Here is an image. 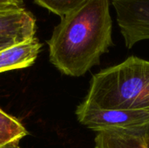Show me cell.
Instances as JSON below:
<instances>
[{"instance_id":"cell-1","label":"cell","mask_w":149,"mask_h":148,"mask_svg":"<svg viewBox=\"0 0 149 148\" xmlns=\"http://www.w3.org/2000/svg\"><path fill=\"white\" fill-rule=\"evenodd\" d=\"M112 35L110 0H88L54 27L47 40L50 61L66 76H84L114 46Z\"/></svg>"},{"instance_id":"cell-2","label":"cell","mask_w":149,"mask_h":148,"mask_svg":"<svg viewBox=\"0 0 149 148\" xmlns=\"http://www.w3.org/2000/svg\"><path fill=\"white\" fill-rule=\"evenodd\" d=\"M103 108L149 113V60L130 56L93 75L81 102Z\"/></svg>"},{"instance_id":"cell-3","label":"cell","mask_w":149,"mask_h":148,"mask_svg":"<svg viewBox=\"0 0 149 148\" xmlns=\"http://www.w3.org/2000/svg\"><path fill=\"white\" fill-rule=\"evenodd\" d=\"M78 121L98 133L104 130H140L149 127V113L103 109L80 103L76 109Z\"/></svg>"},{"instance_id":"cell-4","label":"cell","mask_w":149,"mask_h":148,"mask_svg":"<svg viewBox=\"0 0 149 148\" xmlns=\"http://www.w3.org/2000/svg\"><path fill=\"white\" fill-rule=\"evenodd\" d=\"M127 49L149 39V0H111Z\"/></svg>"},{"instance_id":"cell-5","label":"cell","mask_w":149,"mask_h":148,"mask_svg":"<svg viewBox=\"0 0 149 148\" xmlns=\"http://www.w3.org/2000/svg\"><path fill=\"white\" fill-rule=\"evenodd\" d=\"M36 18L24 7L0 10V39L16 43L35 38Z\"/></svg>"},{"instance_id":"cell-6","label":"cell","mask_w":149,"mask_h":148,"mask_svg":"<svg viewBox=\"0 0 149 148\" xmlns=\"http://www.w3.org/2000/svg\"><path fill=\"white\" fill-rule=\"evenodd\" d=\"M41 48L42 44L35 37L0 50V73L32 65Z\"/></svg>"},{"instance_id":"cell-7","label":"cell","mask_w":149,"mask_h":148,"mask_svg":"<svg viewBox=\"0 0 149 148\" xmlns=\"http://www.w3.org/2000/svg\"><path fill=\"white\" fill-rule=\"evenodd\" d=\"M94 148H149V127L98 132L94 139Z\"/></svg>"},{"instance_id":"cell-8","label":"cell","mask_w":149,"mask_h":148,"mask_svg":"<svg viewBox=\"0 0 149 148\" xmlns=\"http://www.w3.org/2000/svg\"><path fill=\"white\" fill-rule=\"evenodd\" d=\"M28 134L22 123L0 108V147L19 143Z\"/></svg>"},{"instance_id":"cell-9","label":"cell","mask_w":149,"mask_h":148,"mask_svg":"<svg viewBox=\"0 0 149 148\" xmlns=\"http://www.w3.org/2000/svg\"><path fill=\"white\" fill-rule=\"evenodd\" d=\"M88 0H34L39 6L59 17L72 11Z\"/></svg>"},{"instance_id":"cell-10","label":"cell","mask_w":149,"mask_h":148,"mask_svg":"<svg viewBox=\"0 0 149 148\" xmlns=\"http://www.w3.org/2000/svg\"><path fill=\"white\" fill-rule=\"evenodd\" d=\"M22 7H24L23 0H0V10Z\"/></svg>"},{"instance_id":"cell-11","label":"cell","mask_w":149,"mask_h":148,"mask_svg":"<svg viewBox=\"0 0 149 148\" xmlns=\"http://www.w3.org/2000/svg\"><path fill=\"white\" fill-rule=\"evenodd\" d=\"M14 44H17V43L13 42L11 40H9V39H0V50L6 48L10 45H12Z\"/></svg>"},{"instance_id":"cell-12","label":"cell","mask_w":149,"mask_h":148,"mask_svg":"<svg viewBox=\"0 0 149 148\" xmlns=\"http://www.w3.org/2000/svg\"><path fill=\"white\" fill-rule=\"evenodd\" d=\"M0 148H21L19 147V143H11V144H8L3 147H0Z\"/></svg>"},{"instance_id":"cell-13","label":"cell","mask_w":149,"mask_h":148,"mask_svg":"<svg viewBox=\"0 0 149 148\" xmlns=\"http://www.w3.org/2000/svg\"><path fill=\"white\" fill-rule=\"evenodd\" d=\"M23 1H24V0H23Z\"/></svg>"}]
</instances>
